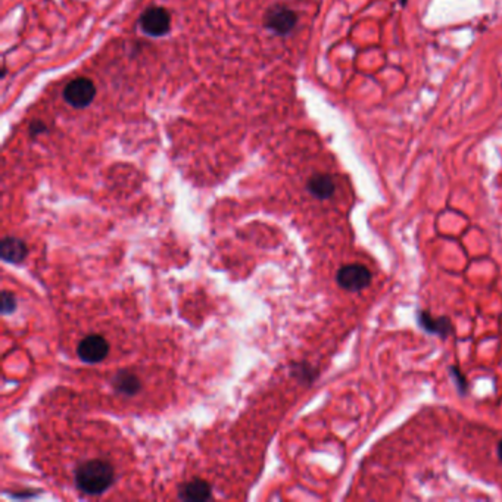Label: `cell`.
I'll list each match as a JSON object with an SVG mask.
<instances>
[{
	"label": "cell",
	"instance_id": "obj_11",
	"mask_svg": "<svg viewBox=\"0 0 502 502\" xmlns=\"http://www.w3.org/2000/svg\"><path fill=\"white\" fill-rule=\"evenodd\" d=\"M112 386L118 393L133 396V395L139 393V391L142 388V383L136 374L123 370L114 376Z\"/></svg>",
	"mask_w": 502,
	"mask_h": 502
},
{
	"label": "cell",
	"instance_id": "obj_7",
	"mask_svg": "<svg viewBox=\"0 0 502 502\" xmlns=\"http://www.w3.org/2000/svg\"><path fill=\"white\" fill-rule=\"evenodd\" d=\"M418 323H420V326L426 331L438 334V336H441V338H446L454 331L453 323H451L446 317H438L436 319V317H433L431 314H429L426 311H422L420 314H418Z\"/></svg>",
	"mask_w": 502,
	"mask_h": 502
},
{
	"label": "cell",
	"instance_id": "obj_8",
	"mask_svg": "<svg viewBox=\"0 0 502 502\" xmlns=\"http://www.w3.org/2000/svg\"><path fill=\"white\" fill-rule=\"evenodd\" d=\"M0 255L6 262L20 264L28 255V247L24 240L18 238H5L0 245Z\"/></svg>",
	"mask_w": 502,
	"mask_h": 502
},
{
	"label": "cell",
	"instance_id": "obj_3",
	"mask_svg": "<svg viewBox=\"0 0 502 502\" xmlns=\"http://www.w3.org/2000/svg\"><path fill=\"white\" fill-rule=\"evenodd\" d=\"M96 94V87L93 81L86 77H78L66 85L63 90V97L74 108L89 106Z\"/></svg>",
	"mask_w": 502,
	"mask_h": 502
},
{
	"label": "cell",
	"instance_id": "obj_5",
	"mask_svg": "<svg viewBox=\"0 0 502 502\" xmlns=\"http://www.w3.org/2000/svg\"><path fill=\"white\" fill-rule=\"evenodd\" d=\"M109 353L108 341L100 334H89L78 343L77 355L81 361L87 364L100 362L106 358Z\"/></svg>",
	"mask_w": 502,
	"mask_h": 502
},
{
	"label": "cell",
	"instance_id": "obj_13",
	"mask_svg": "<svg viewBox=\"0 0 502 502\" xmlns=\"http://www.w3.org/2000/svg\"><path fill=\"white\" fill-rule=\"evenodd\" d=\"M46 130H47V127L42 121H36V123H32L30 126L31 136H39V135H42V133H44Z\"/></svg>",
	"mask_w": 502,
	"mask_h": 502
},
{
	"label": "cell",
	"instance_id": "obj_10",
	"mask_svg": "<svg viewBox=\"0 0 502 502\" xmlns=\"http://www.w3.org/2000/svg\"><path fill=\"white\" fill-rule=\"evenodd\" d=\"M211 486L205 480H192L180 488V498L184 501H208L211 499Z\"/></svg>",
	"mask_w": 502,
	"mask_h": 502
},
{
	"label": "cell",
	"instance_id": "obj_12",
	"mask_svg": "<svg viewBox=\"0 0 502 502\" xmlns=\"http://www.w3.org/2000/svg\"><path fill=\"white\" fill-rule=\"evenodd\" d=\"M16 310V298L13 293L4 290L2 292V312L5 315L12 314Z\"/></svg>",
	"mask_w": 502,
	"mask_h": 502
},
{
	"label": "cell",
	"instance_id": "obj_2",
	"mask_svg": "<svg viewBox=\"0 0 502 502\" xmlns=\"http://www.w3.org/2000/svg\"><path fill=\"white\" fill-rule=\"evenodd\" d=\"M336 281L348 292H360L370 286L372 271L362 264H348L338 270Z\"/></svg>",
	"mask_w": 502,
	"mask_h": 502
},
{
	"label": "cell",
	"instance_id": "obj_1",
	"mask_svg": "<svg viewBox=\"0 0 502 502\" xmlns=\"http://www.w3.org/2000/svg\"><path fill=\"white\" fill-rule=\"evenodd\" d=\"M115 480L114 467L104 460H89L80 464L74 472L77 489L90 496L105 494Z\"/></svg>",
	"mask_w": 502,
	"mask_h": 502
},
{
	"label": "cell",
	"instance_id": "obj_9",
	"mask_svg": "<svg viewBox=\"0 0 502 502\" xmlns=\"http://www.w3.org/2000/svg\"><path fill=\"white\" fill-rule=\"evenodd\" d=\"M307 189L314 197L326 200L330 199L334 192H336V184H334V180L327 174H314L307 183Z\"/></svg>",
	"mask_w": 502,
	"mask_h": 502
},
{
	"label": "cell",
	"instance_id": "obj_6",
	"mask_svg": "<svg viewBox=\"0 0 502 502\" xmlns=\"http://www.w3.org/2000/svg\"><path fill=\"white\" fill-rule=\"evenodd\" d=\"M298 23L296 13L286 6H273L265 15V27L278 36H286Z\"/></svg>",
	"mask_w": 502,
	"mask_h": 502
},
{
	"label": "cell",
	"instance_id": "obj_4",
	"mask_svg": "<svg viewBox=\"0 0 502 502\" xmlns=\"http://www.w3.org/2000/svg\"><path fill=\"white\" fill-rule=\"evenodd\" d=\"M170 27H171V16L169 11L159 6H152L146 9L140 18V28L143 30L145 35L150 37L165 36L166 32L170 31Z\"/></svg>",
	"mask_w": 502,
	"mask_h": 502
},
{
	"label": "cell",
	"instance_id": "obj_14",
	"mask_svg": "<svg viewBox=\"0 0 502 502\" xmlns=\"http://www.w3.org/2000/svg\"><path fill=\"white\" fill-rule=\"evenodd\" d=\"M498 457L502 461V441L498 443Z\"/></svg>",
	"mask_w": 502,
	"mask_h": 502
}]
</instances>
